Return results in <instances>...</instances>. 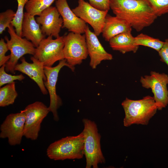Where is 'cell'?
Returning a JSON list of instances; mask_svg holds the SVG:
<instances>
[{
  "instance_id": "obj_1",
  "label": "cell",
  "mask_w": 168,
  "mask_h": 168,
  "mask_svg": "<svg viewBox=\"0 0 168 168\" xmlns=\"http://www.w3.org/2000/svg\"><path fill=\"white\" fill-rule=\"evenodd\" d=\"M115 16L125 20L139 32L152 25L157 16L147 0H110Z\"/></svg>"
},
{
  "instance_id": "obj_2",
  "label": "cell",
  "mask_w": 168,
  "mask_h": 168,
  "mask_svg": "<svg viewBox=\"0 0 168 168\" xmlns=\"http://www.w3.org/2000/svg\"><path fill=\"white\" fill-rule=\"evenodd\" d=\"M121 105L125 113L124 125L127 127L133 124L147 125L158 110L153 97L150 96L137 100L126 98Z\"/></svg>"
},
{
  "instance_id": "obj_3",
  "label": "cell",
  "mask_w": 168,
  "mask_h": 168,
  "mask_svg": "<svg viewBox=\"0 0 168 168\" xmlns=\"http://www.w3.org/2000/svg\"><path fill=\"white\" fill-rule=\"evenodd\" d=\"M84 138L82 132L75 136H68L49 145L46 154L50 159L54 161L80 159L84 154Z\"/></svg>"
},
{
  "instance_id": "obj_4",
  "label": "cell",
  "mask_w": 168,
  "mask_h": 168,
  "mask_svg": "<svg viewBox=\"0 0 168 168\" xmlns=\"http://www.w3.org/2000/svg\"><path fill=\"white\" fill-rule=\"evenodd\" d=\"M84 128V154L86 168H98V165L105 162L100 144L101 136L97 126L93 121L87 118L82 120Z\"/></svg>"
},
{
  "instance_id": "obj_5",
  "label": "cell",
  "mask_w": 168,
  "mask_h": 168,
  "mask_svg": "<svg viewBox=\"0 0 168 168\" xmlns=\"http://www.w3.org/2000/svg\"><path fill=\"white\" fill-rule=\"evenodd\" d=\"M14 27L11 23L7 28L10 39L6 36L4 37L8 49L11 52L10 58L6 64L5 70L7 72L15 74L14 68L18 60L25 54L34 55L36 48L31 41L17 35Z\"/></svg>"
},
{
  "instance_id": "obj_6",
  "label": "cell",
  "mask_w": 168,
  "mask_h": 168,
  "mask_svg": "<svg viewBox=\"0 0 168 168\" xmlns=\"http://www.w3.org/2000/svg\"><path fill=\"white\" fill-rule=\"evenodd\" d=\"M53 36L44 38L36 47L33 56L45 66L52 67L55 63L64 59L63 36L53 39Z\"/></svg>"
},
{
  "instance_id": "obj_7",
  "label": "cell",
  "mask_w": 168,
  "mask_h": 168,
  "mask_svg": "<svg viewBox=\"0 0 168 168\" xmlns=\"http://www.w3.org/2000/svg\"><path fill=\"white\" fill-rule=\"evenodd\" d=\"M63 39V52L67 63L73 67L81 64L88 55L85 34L70 32Z\"/></svg>"
},
{
  "instance_id": "obj_8",
  "label": "cell",
  "mask_w": 168,
  "mask_h": 168,
  "mask_svg": "<svg viewBox=\"0 0 168 168\" xmlns=\"http://www.w3.org/2000/svg\"><path fill=\"white\" fill-rule=\"evenodd\" d=\"M140 82L143 87L151 89L158 110H161L167 105V74L151 71L150 75L141 77Z\"/></svg>"
},
{
  "instance_id": "obj_9",
  "label": "cell",
  "mask_w": 168,
  "mask_h": 168,
  "mask_svg": "<svg viewBox=\"0 0 168 168\" xmlns=\"http://www.w3.org/2000/svg\"><path fill=\"white\" fill-rule=\"evenodd\" d=\"M26 115L24 136L32 140L37 139L44 119L49 112V107L43 103L36 101L23 110Z\"/></svg>"
},
{
  "instance_id": "obj_10",
  "label": "cell",
  "mask_w": 168,
  "mask_h": 168,
  "mask_svg": "<svg viewBox=\"0 0 168 168\" xmlns=\"http://www.w3.org/2000/svg\"><path fill=\"white\" fill-rule=\"evenodd\" d=\"M65 66L69 68L72 71H74L75 67L69 65L65 59L59 61L58 64L55 67H44L46 77V80L44 82V83L48 91L50 99L48 107L49 112L53 114L54 120L56 121L59 120L57 110L62 104L61 99L56 93V85L59 71Z\"/></svg>"
},
{
  "instance_id": "obj_11",
  "label": "cell",
  "mask_w": 168,
  "mask_h": 168,
  "mask_svg": "<svg viewBox=\"0 0 168 168\" xmlns=\"http://www.w3.org/2000/svg\"><path fill=\"white\" fill-rule=\"evenodd\" d=\"M26 118L24 110L8 115L0 126V138H7L11 146L20 144L24 136Z\"/></svg>"
},
{
  "instance_id": "obj_12",
  "label": "cell",
  "mask_w": 168,
  "mask_h": 168,
  "mask_svg": "<svg viewBox=\"0 0 168 168\" xmlns=\"http://www.w3.org/2000/svg\"><path fill=\"white\" fill-rule=\"evenodd\" d=\"M78 5L72 9L78 17L89 24L98 36L102 33L108 11L98 9L85 0H78Z\"/></svg>"
},
{
  "instance_id": "obj_13",
  "label": "cell",
  "mask_w": 168,
  "mask_h": 168,
  "mask_svg": "<svg viewBox=\"0 0 168 168\" xmlns=\"http://www.w3.org/2000/svg\"><path fill=\"white\" fill-rule=\"evenodd\" d=\"M37 22L45 36H52L57 38L63 24V19L56 7L50 6L44 10L36 17Z\"/></svg>"
},
{
  "instance_id": "obj_14",
  "label": "cell",
  "mask_w": 168,
  "mask_h": 168,
  "mask_svg": "<svg viewBox=\"0 0 168 168\" xmlns=\"http://www.w3.org/2000/svg\"><path fill=\"white\" fill-rule=\"evenodd\" d=\"M20 59L21 63L16 65L15 71H19L27 75L37 84L43 94H47L48 91L44 83L46 77L43 63L34 56L30 58L32 63L27 62L23 57Z\"/></svg>"
},
{
  "instance_id": "obj_15",
  "label": "cell",
  "mask_w": 168,
  "mask_h": 168,
  "mask_svg": "<svg viewBox=\"0 0 168 168\" xmlns=\"http://www.w3.org/2000/svg\"><path fill=\"white\" fill-rule=\"evenodd\" d=\"M85 34L88 55L90 58L89 65L93 69H96L102 61L110 60L113 59L112 55L105 50L97 36L91 30L88 25Z\"/></svg>"
},
{
  "instance_id": "obj_16",
  "label": "cell",
  "mask_w": 168,
  "mask_h": 168,
  "mask_svg": "<svg viewBox=\"0 0 168 168\" xmlns=\"http://www.w3.org/2000/svg\"><path fill=\"white\" fill-rule=\"evenodd\" d=\"M55 7L63 19L62 28L74 33L85 34L86 23L71 9L67 0H56Z\"/></svg>"
},
{
  "instance_id": "obj_17",
  "label": "cell",
  "mask_w": 168,
  "mask_h": 168,
  "mask_svg": "<svg viewBox=\"0 0 168 168\" xmlns=\"http://www.w3.org/2000/svg\"><path fill=\"white\" fill-rule=\"evenodd\" d=\"M45 36L35 16L26 12H24L22 25L21 37H25L30 41L34 46L37 47Z\"/></svg>"
},
{
  "instance_id": "obj_18",
  "label": "cell",
  "mask_w": 168,
  "mask_h": 168,
  "mask_svg": "<svg viewBox=\"0 0 168 168\" xmlns=\"http://www.w3.org/2000/svg\"><path fill=\"white\" fill-rule=\"evenodd\" d=\"M132 27L125 20L107 13L102 32V36L105 41L109 42L112 38L120 34L132 31Z\"/></svg>"
},
{
  "instance_id": "obj_19",
  "label": "cell",
  "mask_w": 168,
  "mask_h": 168,
  "mask_svg": "<svg viewBox=\"0 0 168 168\" xmlns=\"http://www.w3.org/2000/svg\"><path fill=\"white\" fill-rule=\"evenodd\" d=\"M109 42L113 50L123 54L130 52L135 53L139 47L135 44L134 37L131 34V31L120 34L112 38Z\"/></svg>"
},
{
  "instance_id": "obj_20",
  "label": "cell",
  "mask_w": 168,
  "mask_h": 168,
  "mask_svg": "<svg viewBox=\"0 0 168 168\" xmlns=\"http://www.w3.org/2000/svg\"><path fill=\"white\" fill-rule=\"evenodd\" d=\"M15 82L8 84L0 88V106L5 107L13 104L17 96Z\"/></svg>"
},
{
  "instance_id": "obj_21",
  "label": "cell",
  "mask_w": 168,
  "mask_h": 168,
  "mask_svg": "<svg viewBox=\"0 0 168 168\" xmlns=\"http://www.w3.org/2000/svg\"><path fill=\"white\" fill-rule=\"evenodd\" d=\"M136 45H142L152 48L159 52L163 46L164 41L155 38L147 35L141 33L134 37Z\"/></svg>"
},
{
  "instance_id": "obj_22",
  "label": "cell",
  "mask_w": 168,
  "mask_h": 168,
  "mask_svg": "<svg viewBox=\"0 0 168 168\" xmlns=\"http://www.w3.org/2000/svg\"><path fill=\"white\" fill-rule=\"evenodd\" d=\"M56 0H29L26 3V12L34 16H39L44 10L51 6Z\"/></svg>"
},
{
  "instance_id": "obj_23",
  "label": "cell",
  "mask_w": 168,
  "mask_h": 168,
  "mask_svg": "<svg viewBox=\"0 0 168 168\" xmlns=\"http://www.w3.org/2000/svg\"><path fill=\"white\" fill-rule=\"evenodd\" d=\"M29 0H17V8L15 17L11 24L15 28V31L19 36L21 37L22 25L24 17V9Z\"/></svg>"
},
{
  "instance_id": "obj_24",
  "label": "cell",
  "mask_w": 168,
  "mask_h": 168,
  "mask_svg": "<svg viewBox=\"0 0 168 168\" xmlns=\"http://www.w3.org/2000/svg\"><path fill=\"white\" fill-rule=\"evenodd\" d=\"M156 16L168 13V0H147Z\"/></svg>"
},
{
  "instance_id": "obj_25",
  "label": "cell",
  "mask_w": 168,
  "mask_h": 168,
  "mask_svg": "<svg viewBox=\"0 0 168 168\" xmlns=\"http://www.w3.org/2000/svg\"><path fill=\"white\" fill-rule=\"evenodd\" d=\"M16 12L11 9H8L0 13V34H2L8 28L13 20Z\"/></svg>"
},
{
  "instance_id": "obj_26",
  "label": "cell",
  "mask_w": 168,
  "mask_h": 168,
  "mask_svg": "<svg viewBox=\"0 0 168 168\" xmlns=\"http://www.w3.org/2000/svg\"><path fill=\"white\" fill-rule=\"evenodd\" d=\"M6 64L1 67L0 68V86L1 87L5 84L12 83L14 80L22 81L25 78L22 74L12 75L6 72L5 70Z\"/></svg>"
},
{
  "instance_id": "obj_27",
  "label": "cell",
  "mask_w": 168,
  "mask_h": 168,
  "mask_svg": "<svg viewBox=\"0 0 168 168\" xmlns=\"http://www.w3.org/2000/svg\"><path fill=\"white\" fill-rule=\"evenodd\" d=\"M9 50L7 43L4 39L1 38L0 40V66L6 64L10 58V55H5L6 53Z\"/></svg>"
},
{
  "instance_id": "obj_28",
  "label": "cell",
  "mask_w": 168,
  "mask_h": 168,
  "mask_svg": "<svg viewBox=\"0 0 168 168\" xmlns=\"http://www.w3.org/2000/svg\"><path fill=\"white\" fill-rule=\"evenodd\" d=\"M93 7L100 10L108 11L110 9V0H87Z\"/></svg>"
},
{
  "instance_id": "obj_29",
  "label": "cell",
  "mask_w": 168,
  "mask_h": 168,
  "mask_svg": "<svg viewBox=\"0 0 168 168\" xmlns=\"http://www.w3.org/2000/svg\"><path fill=\"white\" fill-rule=\"evenodd\" d=\"M158 53L161 61L168 67V38L165 39L163 46Z\"/></svg>"
}]
</instances>
